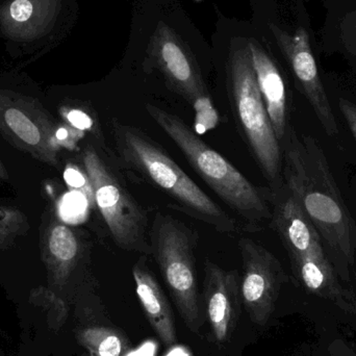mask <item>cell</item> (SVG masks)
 <instances>
[{
    "instance_id": "obj_1",
    "label": "cell",
    "mask_w": 356,
    "mask_h": 356,
    "mask_svg": "<svg viewBox=\"0 0 356 356\" xmlns=\"http://www.w3.org/2000/svg\"><path fill=\"white\" fill-rule=\"evenodd\" d=\"M280 146L284 184L319 232L336 267L347 269L355 261L356 226L323 150L314 138L299 137L290 125Z\"/></svg>"
},
{
    "instance_id": "obj_2",
    "label": "cell",
    "mask_w": 356,
    "mask_h": 356,
    "mask_svg": "<svg viewBox=\"0 0 356 356\" xmlns=\"http://www.w3.org/2000/svg\"><path fill=\"white\" fill-rule=\"evenodd\" d=\"M112 135L121 165L170 198L175 209L222 234L240 232L238 222L207 196L149 136L117 120L113 121Z\"/></svg>"
},
{
    "instance_id": "obj_3",
    "label": "cell",
    "mask_w": 356,
    "mask_h": 356,
    "mask_svg": "<svg viewBox=\"0 0 356 356\" xmlns=\"http://www.w3.org/2000/svg\"><path fill=\"white\" fill-rule=\"evenodd\" d=\"M271 221L288 252L297 282L312 294L332 301L344 311H356V300L339 280L319 232L284 184L270 191Z\"/></svg>"
},
{
    "instance_id": "obj_4",
    "label": "cell",
    "mask_w": 356,
    "mask_h": 356,
    "mask_svg": "<svg viewBox=\"0 0 356 356\" xmlns=\"http://www.w3.org/2000/svg\"><path fill=\"white\" fill-rule=\"evenodd\" d=\"M146 111L175 142L195 172L243 221L254 227L257 223L271 220L269 191L249 181L177 115L154 104H147Z\"/></svg>"
},
{
    "instance_id": "obj_5",
    "label": "cell",
    "mask_w": 356,
    "mask_h": 356,
    "mask_svg": "<svg viewBox=\"0 0 356 356\" xmlns=\"http://www.w3.org/2000/svg\"><path fill=\"white\" fill-rule=\"evenodd\" d=\"M230 98L238 127L272 188L282 184V152L261 97L248 46L234 50L228 65Z\"/></svg>"
},
{
    "instance_id": "obj_6",
    "label": "cell",
    "mask_w": 356,
    "mask_h": 356,
    "mask_svg": "<svg viewBox=\"0 0 356 356\" xmlns=\"http://www.w3.org/2000/svg\"><path fill=\"white\" fill-rule=\"evenodd\" d=\"M152 255L170 291L182 321L198 334L202 325L197 288L196 236L168 213L158 211L149 229Z\"/></svg>"
},
{
    "instance_id": "obj_7",
    "label": "cell",
    "mask_w": 356,
    "mask_h": 356,
    "mask_svg": "<svg viewBox=\"0 0 356 356\" xmlns=\"http://www.w3.org/2000/svg\"><path fill=\"white\" fill-rule=\"evenodd\" d=\"M83 166L96 207L119 248L152 254L148 218L114 167L95 148H86Z\"/></svg>"
},
{
    "instance_id": "obj_8",
    "label": "cell",
    "mask_w": 356,
    "mask_h": 356,
    "mask_svg": "<svg viewBox=\"0 0 356 356\" xmlns=\"http://www.w3.org/2000/svg\"><path fill=\"white\" fill-rule=\"evenodd\" d=\"M148 56L171 89L188 100L197 112H213L211 96L198 65L175 29L160 22L150 39Z\"/></svg>"
},
{
    "instance_id": "obj_9",
    "label": "cell",
    "mask_w": 356,
    "mask_h": 356,
    "mask_svg": "<svg viewBox=\"0 0 356 356\" xmlns=\"http://www.w3.org/2000/svg\"><path fill=\"white\" fill-rule=\"evenodd\" d=\"M242 259L241 295L251 322L268 323L286 276L280 261L263 245L249 238H238Z\"/></svg>"
},
{
    "instance_id": "obj_10",
    "label": "cell",
    "mask_w": 356,
    "mask_h": 356,
    "mask_svg": "<svg viewBox=\"0 0 356 356\" xmlns=\"http://www.w3.org/2000/svg\"><path fill=\"white\" fill-rule=\"evenodd\" d=\"M29 299V309L19 312L20 344L14 356H58V338L69 318L66 301L44 289Z\"/></svg>"
},
{
    "instance_id": "obj_11",
    "label": "cell",
    "mask_w": 356,
    "mask_h": 356,
    "mask_svg": "<svg viewBox=\"0 0 356 356\" xmlns=\"http://www.w3.org/2000/svg\"><path fill=\"white\" fill-rule=\"evenodd\" d=\"M270 29L280 49L288 58L301 91L311 104L324 131L330 137L338 135L339 127L336 116L320 79L307 31L299 29L296 35H290L274 24H270Z\"/></svg>"
},
{
    "instance_id": "obj_12",
    "label": "cell",
    "mask_w": 356,
    "mask_h": 356,
    "mask_svg": "<svg viewBox=\"0 0 356 356\" xmlns=\"http://www.w3.org/2000/svg\"><path fill=\"white\" fill-rule=\"evenodd\" d=\"M205 312L213 340L224 344L232 338L241 317V276L207 259L204 267Z\"/></svg>"
},
{
    "instance_id": "obj_13",
    "label": "cell",
    "mask_w": 356,
    "mask_h": 356,
    "mask_svg": "<svg viewBox=\"0 0 356 356\" xmlns=\"http://www.w3.org/2000/svg\"><path fill=\"white\" fill-rule=\"evenodd\" d=\"M247 46L250 51L257 85L265 102L272 127L278 141L282 143L289 127L286 117V91L284 79L275 63L259 44L250 41Z\"/></svg>"
},
{
    "instance_id": "obj_14",
    "label": "cell",
    "mask_w": 356,
    "mask_h": 356,
    "mask_svg": "<svg viewBox=\"0 0 356 356\" xmlns=\"http://www.w3.org/2000/svg\"><path fill=\"white\" fill-rule=\"evenodd\" d=\"M133 276L138 298L152 330L167 347L172 346L177 342L172 309L144 257L134 265Z\"/></svg>"
},
{
    "instance_id": "obj_15",
    "label": "cell",
    "mask_w": 356,
    "mask_h": 356,
    "mask_svg": "<svg viewBox=\"0 0 356 356\" xmlns=\"http://www.w3.org/2000/svg\"><path fill=\"white\" fill-rule=\"evenodd\" d=\"M48 250L52 284L62 289L79 263V238L68 226L56 224L48 236Z\"/></svg>"
},
{
    "instance_id": "obj_16",
    "label": "cell",
    "mask_w": 356,
    "mask_h": 356,
    "mask_svg": "<svg viewBox=\"0 0 356 356\" xmlns=\"http://www.w3.org/2000/svg\"><path fill=\"white\" fill-rule=\"evenodd\" d=\"M75 340L81 348L95 356H123L129 343L122 334L102 326H87L75 332Z\"/></svg>"
},
{
    "instance_id": "obj_17",
    "label": "cell",
    "mask_w": 356,
    "mask_h": 356,
    "mask_svg": "<svg viewBox=\"0 0 356 356\" xmlns=\"http://www.w3.org/2000/svg\"><path fill=\"white\" fill-rule=\"evenodd\" d=\"M4 121L8 129L27 145L38 146L42 141L39 127L25 113L18 108H10L4 112Z\"/></svg>"
},
{
    "instance_id": "obj_18",
    "label": "cell",
    "mask_w": 356,
    "mask_h": 356,
    "mask_svg": "<svg viewBox=\"0 0 356 356\" xmlns=\"http://www.w3.org/2000/svg\"><path fill=\"white\" fill-rule=\"evenodd\" d=\"M25 217L14 209L0 207V247L24 230Z\"/></svg>"
},
{
    "instance_id": "obj_19",
    "label": "cell",
    "mask_w": 356,
    "mask_h": 356,
    "mask_svg": "<svg viewBox=\"0 0 356 356\" xmlns=\"http://www.w3.org/2000/svg\"><path fill=\"white\" fill-rule=\"evenodd\" d=\"M33 4L29 0H15L10 6V16L18 22L29 20L33 13Z\"/></svg>"
},
{
    "instance_id": "obj_20",
    "label": "cell",
    "mask_w": 356,
    "mask_h": 356,
    "mask_svg": "<svg viewBox=\"0 0 356 356\" xmlns=\"http://www.w3.org/2000/svg\"><path fill=\"white\" fill-rule=\"evenodd\" d=\"M339 106H340L343 116H344L345 120H346L351 134H353L356 141V106L353 102L344 99V98L340 99Z\"/></svg>"
},
{
    "instance_id": "obj_21",
    "label": "cell",
    "mask_w": 356,
    "mask_h": 356,
    "mask_svg": "<svg viewBox=\"0 0 356 356\" xmlns=\"http://www.w3.org/2000/svg\"><path fill=\"white\" fill-rule=\"evenodd\" d=\"M69 122L76 127V129H89L92 127V120L89 118L88 115L85 113L81 112V111H71L67 115Z\"/></svg>"
},
{
    "instance_id": "obj_22",
    "label": "cell",
    "mask_w": 356,
    "mask_h": 356,
    "mask_svg": "<svg viewBox=\"0 0 356 356\" xmlns=\"http://www.w3.org/2000/svg\"><path fill=\"white\" fill-rule=\"evenodd\" d=\"M65 179L69 186H74V188H81L85 184V177L75 169H68L65 172Z\"/></svg>"
},
{
    "instance_id": "obj_23",
    "label": "cell",
    "mask_w": 356,
    "mask_h": 356,
    "mask_svg": "<svg viewBox=\"0 0 356 356\" xmlns=\"http://www.w3.org/2000/svg\"><path fill=\"white\" fill-rule=\"evenodd\" d=\"M56 139L60 141H65L68 138V131L66 129H60L56 134Z\"/></svg>"
},
{
    "instance_id": "obj_24",
    "label": "cell",
    "mask_w": 356,
    "mask_h": 356,
    "mask_svg": "<svg viewBox=\"0 0 356 356\" xmlns=\"http://www.w3.org/2000/svg\"><path fill=\"white\" fill-rule=\"evenodd\" d=\"M0 356H6V353L1 346H0Z\"/></svg>"
},
{
    "instance_id": "obj_25",
    "label": "cell",
    "mask_w": 356,
    "mask_h": 356,
    "mask_svg": "<svg viewBox=\"0 0 356 356\" xmlns=\"http://www.w3.org/2000/svg\"><path fill=\"white\" fill-rule=\"evenodd\" d=\"M89 356H95V355H90V353H89Z\"/></svg>"
},
{
    "instance_id": "obj_26",
    "label": "cell",
    "mask_w": 356,
    "mask_h": 356,
    "mask_svg": "<svg viewBox=\"0 0 356 356\" xmlns=\"http://www.w3.org/2000/svg\"><path fill=\"white\" fill-rule=\"evenodd\" d=\"M196 1H201V0H196Z\"/></svg>"
},
{
    "instance_id": "obj_27",
    "label": "cell",
    "mask_w": 356,
    "mask_h": 356,
    "mask_svg": "<svg viewBox=\"0 0 356 356\" xmlns=\"http://www.w3.org/2000/svg\"><path fill=\"white\" fill-rule=\"evenodd\" d=\"M355 356H356V355H355Z\"/></svg>"
}]
</instances>
